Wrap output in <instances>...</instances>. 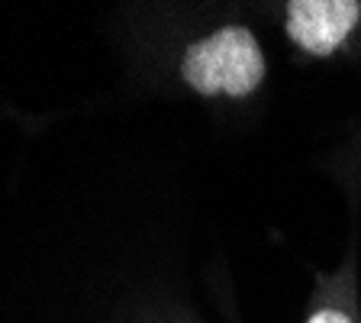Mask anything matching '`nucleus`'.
I'll list each match as a JSON object with an SVG mask.
<instances>
[{
	"mask_svg": "<svg viewBox=\"0 0 361 323\" xmlns=\"http://www.w3.org/2000/svg\"><path fill=\"white\" fill-rule=\"evenodd\" d=\"M264 52L245 26H223L197 39L180 55V78L203 98H248L264 81Z\"/></svg>",
	"mask_w": 361,
	"mask_h": 323,
	"instance_id": "f257e3e1",
	"label": "nucleus"
},
{
	"mask_svg": "<svg viewBox=\"0 0 361 323\" xmlns=\"http://www.w3.org/2000/svg\"><path fill=\"white\" fill-rule=\"evenodd\" d=\"M284 10L290 42L316 59L332 55L361 23L358 0H290Z\"/></svg>",
	"mask_w": 361,
	"mask_h": 323,
	"instance_id": "f03ea898",
	"label": "nucleus"
},
{
	"mask_svg": "<svg viewBox=\"0 0 361 323\" xmlns=\"http://www.w3.org/2000/svg\"><path fill=\"white\" fill-rule=\"evenodd\" d=\"M307 323H355L345 310H336V307H326V310H316Z\"/></svg>",
	"mask_w": 361,
	"mask_h": 323,
	"instance_id": "7ed1b4c3",
	"label": "nucleus"
}]
</instances>
